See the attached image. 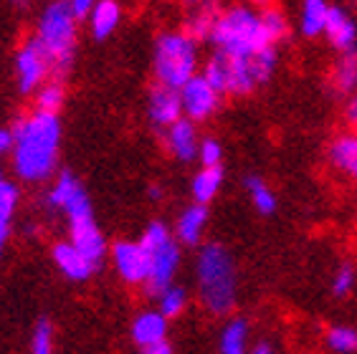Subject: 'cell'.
Returning <instances> with one entry per match:
<instances>
[{
	"mask_svg": "<svg viewBox=\"0 0 357 354\" xmlns=\"http://www.w3.org/2000/svg\"><path fill=\"white\" fill-rule=\"evenodd\" d=\"M243 187H246L248 203H251V208H254L259 215H274L279 200H276L274 187H271L261 175H248L246 180H243Z\"/></svg>",
	"mask_w": 357,
	"mask_h": 354,
	"instance_id": "obj_24",
	"label": "cell"
},
{
	"mask_svg": "<svg viewBox=\"0 0 357 354\" xmlns=\"http://www.w3.org/2000/svg\"><path fill=\"white\" fill-rule=\"evenodd\" d=\"M160 195H162L160 187H150V198H160Z\"/></svg>",
	"mask_w": 357,
	"mask_h": 354,
	"instance_id": "obj_40",
	"label": "cell"
},
{
	"mask_svg": "<svg viewBox=\"0 0 357 354\" xmlns=\"http://www.w3.org/2000/svg\"><path fill=\"white\" fill-rule=\"evenodd\" d=\"M344 119L350 122L352 130H357V91L347 99V104H344Z\"/></svg>",
	"mask_w": 357,
	"mask_h": 354,
	"instance_id": "obj_34",
	"label": "cell"
},
{
	"mask_svg": "<svg viewBox=\"0 0 357 354\" xmlns=\"http://www.w3.org/2000/svg\"><path fill=\"white\" fill-rule=\"evenodd\" d=\"M238 3H246V6H254V8H268L271 6V0H238Z\"/></svg>",
	"mask_w": 357,
	"mask_h": 354,
	"instance_id": "obj_38",
	"label": "cell"
},
{
	"mask_svg": "<svg viewBox=\"0 0 357 354\" xmlns=\"http://www.w3.org/2000/svg\"><path fill=\"white\" fill-rule=\"evenodd\" d=\"M61 150L59 114L33 111L13 127V172L26 183H43L56 172Z\"/></svg>",
	"mask_w": 357,
	"mask_h": 354,
	"instance_id": "obj_2",
	"label": "cell"
},
{
	"mask_svg": "<svg viewBox=\"0 0 357 354\" xmlns=\"http://www.w3.org/2000/svg\"><path fill=\"white\" fill-rule=\"evenodd\" d=\"M248 324L246 319H231L220 332V354H246Z\"/></svg>",
	"mask_w": 357,
	"mask_h": 354,
	"instance_id": "obj_25",
	"label": "cell"
},
{
	"mask_svg": "<svg viewBox=\"0 0 357 354\" xmlns=\"http://www.w3.org/2000/svg\"><path fill=\"white\" fill-rule=\"evenodd\" d=\"M165 137V147L178 162H192L198 160V150H200V139L203 137L198 134V124L190 122V119H180L170 127V130L162 132Z\"/></svg>",
	"mask_w": 357,
	"mask_h": 354,
	"instance_id": "obj_15",
	"label": "cell"
},
{
	"mask_svg": "<svg viewBox=\"0 0 357 354\" xmlns=\"http://www.w3.org/2000/svg\"><path fill=\"white\" fill-rule=\"evenodd\" d=\"M330 88L337 96L350 99L357 91V51L350 54H337V59L332 61L330 74H327Z\"/></svg>",
	"mask_w": 357,
	"mask_h": 354,
	"instance_id": "obj_20",
	"label": "cell"
},
{
	"mask_svg": "<svg viewBox=\"0 0 357 354\" xmlns=\"http://www.w3.org/2000/svg\"><path fill=\"white\" fill-rule=\"evenodd\" d=\"M223 99H226V96L208 82L206 76H203V71H200L198 76H192L190 82L180 88L183 114H185V119H190V122H195V124L208 122V119L220 109Z\"/></svg>",
	"mask_w": 357,
	"mask_h": 354,
	"instance_id": "obj_10",
	"label": "cell"
},
{
	"mask_svg": "<svg viewBox=\"0 0 357 354\" xmlns=\"http://www.w3.org/2000/svg\"><path fill=\"white\" fill-rule=\"evenodd\" d=\"M119 21H122V8H119L117 0H99L89 15L91 36H94L96 41L109 38L119 28Z\"/></svg>",
	"mask_w": 357,
	"mask_h": 354,
	"instance_id": "obj_22",
	"label": "cell"
},
{
	"mask_svg": "<svg viewBox=\"0 0 357 354\" xmlns=\"http://www.w3.org/2000/svg\"><path fill=\"white\" fill-rule=\"evenodd\" d=\"M112 263L119 279L130 286H144L150 279V253L139 240H119L112 245Z\"/></svg>",
	"mask_w": 357,
	"mask_h": 354,
	"instance_id": "obj_11",
	"label": "cell"
},
{
	"mask_svg": "<svg viewBox=\"0 0 357 354\" xmlns=\"http://www.w3.org/2000/svg\"><path fill=\"white\" fill-rule=\"evenodd\" d=\"M327 347L337 354H352L357 352V329L344 327V324H337V327L327 329Z\"/></svg>",
	"mask_w": 357,
	"mask_h": 354,
	"instance_id": "obj_28",
	"label": "cell"
},
{
	"mask_svg": "<svg viewBox=\"0 0 357 354\" xmlns=\"http://www.w3.org/2000/svg\"><path fill=\"white\" fill-rule=\"evenodd\" d=\"M13 150V130H0V160Z\"/></svg>",
	"mask_w": 357,
	"mask_h": 354,
	"instance_id": "obj_35",
	"label": "cell"
},
{
	"mask_svg": "<svg viewBox=\"0 0 357 354\" xmlns=\"http://www.w3.org/2000/svg\"><path fill=\"white\" fill-rule=\"evenodd\" d=\"M142 354H172V347H170V341L162 339V341H158V344L142 347Z\"/></svg>",
	"mask_w": 357,
	"mask_h": 354,
	"instance_id": "obj_36",
	"label": "cell"
},
{
	"mask_svg": "<svg viewBox=\"0 0 357 354\" xmlns=\"http://www.w3.org/2000/svg\"><path fill=\"white\" fill-rule=\"evenodd\" d=\"M327 162L337 175L357 185V130L340 132L327 144Z\"/></svg>",
	"mask_w": 357,
	"mask_h": 354,
	"instance_id": "obj_13",
	"label": "cell"
},
{
	"mask_svg": "<svg viewBox=\"0 0 357 354\" xmlns=\"http://www.w3.org/2000/svg\"><path fill=\"white\" fill-rule=\"evenodd\" d=\"M251 354H274V349L268 347L266 341H261V344H256V347H254V352H251Z\"/></svg>",
	"mask_w": 357,
	"mask_h": 354,
	"instance_id": "obj_39",
	"label": "cell"
},
{
	"mask_svg": "<svg viewBox=\"0 0 357 354\" xmlns=\"http://www.w3.org/2000/svg\"><path fill=\"white\" fill-rule=\"evenodd\" d=\"M18 198H21V192L15 187L10 180H8L3 172H0V215H6V218H13L15 213V205H18Z\"/></svg>",
	"mask_w": 357,
	"mask_h": 354,
	"instance_id": "obj_32",
	"label": "cell"
},
{
	"mask_svg": "<svg viewBox=\"0 0 357 354\" xmlns=\"http://www.w3.org/2000/svg\"><path fill=\"white\" fill-rule=\"evenodd\" d=\"M324 41L335 48L337 54L357 51V18L342 6H332L330 21L324 28Z\"/></svg>",
	"mask_w": 357,
	"mask_h": 354,
	"instance_id": "obj_14",
	"label": "cell"
},
{
	"mask_svg": "<svg viewBox=\"0 0 357 354\" xmlns=\"http://www.w3.org/2000/svg\"><path fill=\"white\" fill-rule=\"evenodd\" d=\"M48 74H51L48 56L33 36L15 51V84H18V91L21 94H36L46 84Z\"/></svg>",
	"mask_w": 357,
	"mask_h": 354,
	"instance_id": "obj_9",
	"label": "cell"
},
{
	"mask_svg": "<svg viewBox=\"0 0 357 354\" xmlns=\"http://www.w3.org/2000/svg\"><path fill=\"white\" fill-rule=\"evenodd\" d=\"M332 13L330 0H299L296 10V28L304 38H322Z\"/></svg>",
	"mask_w": 357,
	"mask_h": 354,
	"instance_id": "obj_19",
	"label": "cell"
},
{
	"mask_svg": "<svg viewBox=\"0 0 357 354\" xmlns=\"http://www.w3.org/2000/svg\"><path fill=\"white\" fill-rule=\"evenodd\" d=\"M76 15L66 0H54L43 8L38 26H36V41L46 51L51 74L56 79L69 74L76 56Z\"/></svg>",
	"mask_w": 357,
	"mask_h": 354,
	"instance_id": "obj_7",
	"label": "cell"
},
{
	"mask_svg": "<svg viewBox=\"0 0 357 354\" xmlns=\"http://www.w3.org/2000/svg\"><path fill=\"white\" fill-rule=\"evenodd\" d=\"M195 281H198L200 304L208 311L215 316L234 311L238 296V276H236V261L226 245H200L195 259Z\"/></svg>",
	"mask_w": 357,
	"mask_h": 354,
	"instance_id": "obj_5",
	"label": "cell"
},
{
	"mask_svg": "<svg viewBox=\"0 0 357 354\" xmlns=\"http://www.w3.org/2000/svg\"><path fill=\"white\" fill-rule=\"evenodd\" d=\"M357 286V271L352 263H342L337 266V271L332 273V281H330V288H332V296L337 299H347Z\"/></svg>",
	"mask_w": 357,
	"mask_h": 354,
	"instance_id": "obj_29",
	"label": "cell"
},
{
	"mask_svg": "<svg viewBox=\"0 0 357 354\" xmlns=\"http://www.w3.org/2000/svg\"><path fill=\"white\" fill-rule=\"evenodd\" d=\"M54 263L69 281H86L96 271V266L71 240H61L54 245Z\"/></svg>",
	"mask_w": 357,
	"mask_h": 354,
	"instance_id": "obj_17",
	"label": "cell"
},
{
	"mask_svg": "<svg viewBox=\"0 0 357 354\" xmlns=\"http://www.w3.org/2000/svg\"><path fill=\"white\" fill-rule=\"evenodd\" d=\"M66 3H69L71 13L76 15V21H82V18H89L99 0H66Z\"/></svg>",
	"mask_w": 357,
	"mask_h": 354,
	"instance_id": "obj_33",
	"label": "cell"
},
{
	"mask_svg": "<svg viewBox=\"0 0 357 354\" xmlns=\"http://www.w3.org/2000/svg\"><path fill=\"white\" fill-rule=\"evenodd\" d=\"M183 116L185 114H183V102H180V88L155 84L150 88V96H147V119L152 127L165 132Z\"/></svg>",
	"mask_w": 357,
	"mask_h": 354,
	"instance_id": "obj_12",
	"label": "cell"
},
{
	"mask_svg": "<svg viewBox=\"0 0 357 354\" xmlns=\"http://www.w3.org/2000/svg\"><path fill=\"white\" fill-rule=\"evenodd\" d=\"M139 243L150 253V279H147L144 288L152 296H160L167 286H172L175 273L180 268V243L175 238V233L160 220H152L144 228Z\"/></svg>",
	"mask_w": 357,
	"mask_h": 354,
	"instance_id": "obj_8",
	"label": "cell"
},
{
	"mask_svg": "<svg viewBox=\"0 0 357 354\" xmlns=\"http://www.w3.org/2000/svg\"><path fill=\"white\" fill-rule=\"evenodd\" d=\"M8 233H10V218L0 215V253H3V248H6Z\"/></svg>",
	"mask_w": 357,
	"mask_h": 354,
	"instance_id": "obj_37",
	"label": "cell"
},
{
	"mask_svg": "<svg viewBox=\"0 0 357 354\" xmlns=\"http://www.w3.org/2000/svg\"><path fill=\"white\" fill-rule=\"evenodd\" d=\"M31 354H54V327L48 319H38L31 334Z\"/></svg>",
	"mask_w": 357,
	"mask_h": 354,
	"instance_id": "obj_30",
	"label": "cell"
},
{
	"mask_svg": "<svg viewBox=\"0 0 357 354\" xmlns=\"http://www.w3.org/2000/svg\"><path fill=\"white\" fill-rule=\"evenodd\" d=\"M63 84L59 79L46 82L36 91V111H46V114H59L63 107Z\"/></svg>",
	"mask_w": 357,
	"mask_h": 354,
	"instance_id": "obj_27",
	"label": "cell"
},
{
	"mask_svg": "<svg viewBox=\"0 0 357 354\" xmlns=\"http://www.w3.org/2000/svg\"><path fill=\"white\" fill-rule=\"evenodd\" d=\"M279 68V48H268L251 59H234V56L211 54L203 63V76L213 84L223 96H248L256 88L266 86Z\"/></svg>",
	"mask_w": 357,
	"mask_h": 354,
	"instance_id": "obj_4",
	"label": "cell"
},
{
	"mask_svg": "<svg viewBox=\"0 0 357 354\" xmlns=\"http://www.w3.org/2000/svg\"><path fill=\"white\" fill-rule=\"evenodd\" d=\"M220 10H223V6H220L218 0H192L185 13L183 31L190 33L195 41H208L211 33H213Z\"/></svg>",
	"mask_w": 357,
	"mask_h": 354,
	"instance_id": "obj_16",
	"label": "cell"
},
{
	"mask_svg": "<svg viewBox=\"0 0 357 354\" xmlns=\"http://www.w3.org/2000/svg\"><path fill=\"white\" fill-rule=\"evenodd\" d=\"M190 3H192V0H190Z\"/></svg>",
	"mask_w": 357,
	"mask_h": 354,
	"instance_id": "obj_41",
	"label": "cell"
},
{
	"mask_svg": "<svg viewBox=\"0 0 357 354\" xmlns=\"http://www.w3.org/2000/svg\"><path fill=\"white\" fill-rule=\"evenodd\" d=\"M220 187H223V167H200L190 180L192 203H213L218 198Z\"/></svg>",
	"mask_w": 357,
	"mask_h": 354,
	"instance_id": "obj_23",
	"label": "cell"
},
{
	"mask_svg": "<svg viewBox=\"0 0 357 354\" xmlns=\"http://www.w3.org/2000/svg\"><path fill=\"white\" fill-rule=\"evenodd\" d=\"M46 200L54 210L66 213L71 243H74L94 266L102 263L104 256H107V240H104V233L99 231V225H96L89 195H86V190L82 187V183H79L71 172H61L59 180L51 185Z\"/></svg>",
	"mask_w": 357,
	"mask_h": 354,
	"instance_id": "obj_3",
	"label": "cell"
},
{
	"mask_svg": "<svg viewBox=\"0 0 357 354\" xmlns=\"http://www.w3.org/2000/svg\"><path fill=\"white\" fill-rule=\"evenodd\" d=\"M155 299H158V311L162 316H167V319H175V316H180L188 309V291L183 286H178V284L167 286Z\"/></svg>",
	"mask_w": 357,
	"mask_h": 354,
	"instance_id": "obj_26",
	"label": "cell"
},
{
	"mask_svg": "<svg viewBox=\"0 0 357 354\" xmlns=\"http://www.w3.org/2000/svg\"><path fill=\"white\" fill-rule=\"evenodd\" d=\"M132 339L139 349L158 344V341L167 339V316L155 309V311H142L132 321Z\"/></svg>",
	"mask_w": 357,
	"mask_h": 354,
	"instance_id": "obj_21",
	"label": "cell"
},
{
	"mask_svg": "<svg viewBox=\"0 0 357 354\" xmlns=\"http://www.w3.org/2000/svg\"><path fill=\"white\" fill-rule=\"evenodd\" d=\"M200 167H220L223 164V144L215 137H203L198 150Z\"/></svg>",
	"mask_w": 357,
	"mask_h": 354,
	"instance_id": "obj_31",
	"label": "cell"
},
{
	"mask_svg": "<svg viewBox=\"0 0 357 354\" xmlns=\"http://www.w3.org/2000/svg\"><path fill=\"white\" fill-rule=\"evenodd\" d=\"M208 205H200V203H190L185 210L180 213L178 220H175V238H178L180 245H198L206 236V228H208Z\"/></svg>",
	"mask_w": 357,
	"mask_h": 354,
	"instance_id": "obj_18",
	"label": "cell"
},
{
	"mask_svg": "<svg viewBox=\"0 0 357 354\" xmlns=\"http://www.w3.org/2000/svg\"><path fill=\"white\" fill-rule=\"evenodd\" d=\"M200 41H195L183 28L165 31L155 38L152 71L162 86L183 88L192 76L200 74Z\"/></svg>",
	"mask_w": 357,
	"mask_h": 354,
	"instance_id": "obj_6",
	"label": "cell"
},
{
	"mask_svg": "<svg viewBox=\"0 0 357 354\" xmlns=\"http://www.w3.org/2000/svg\"><path fill=\"white\" fill-rule=\"evenodd\" d=\"M291 33V23L282 8H254L246 3L223 6L208 43L215 54L251 59L268 48H279Z\"/></svg>",
	"mask_w": 357,
	"mask_h": 354,
	"instance_id": "obj_1",
	"label": "cell"
}]
</instances>
